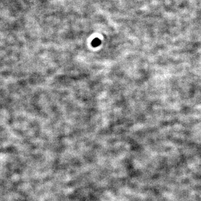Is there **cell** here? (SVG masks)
Wrapping results in <instances>:
<instances>
[{
  "instance_id": "1",
  "label": "cell",
  "mask_w": 201,
  "mask_h": 201,
  "mask_svg": "<svg viewBox=\"0 0 201 201\" xmlns=\"http://www.w3.org/2000/svg\"><path fill=\"white\" fill-rule=\"evenodd\" d=\"M99 42H100V41H99V39H96L93 41V45H99Z\"/></svg>"
}]
</instances>
